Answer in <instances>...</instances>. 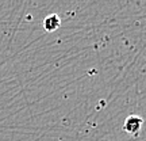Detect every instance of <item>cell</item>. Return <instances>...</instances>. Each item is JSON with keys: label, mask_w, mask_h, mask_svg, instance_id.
<instances>
[{"label": "cell", "mask_w": 146, "mask_h": 141, "mask_svg": "<svg viewBox=\"0 0 146 141\" xmlns=\"http://www.w3.org/2000/svg\"><path fill=\"white\" fill-rule=\"evenodd\" d=\"M142 122H143V120H142L141 117H138V115H130V117L126 118L123 129L129 134H138V132L141 130Z\"/></svg>", "instance_id": "6da1fadb"}, {"label": "cell", "mask_w": 146, "mask_h": 141, "mask_svg": "<svg viewBox=\"0 0 146 141\" xmlns=\"http://www.w3.org/2000/svg\"><path fill=\"white\" fill-rule=\"evenodd\" d=\"M60 26H61V19H60V16L57 14H52V15L46 16L43 19V29L49 33L57 30Z\"/></svg>", "instance_id": "7a4b0ae2"}]
</instances>
